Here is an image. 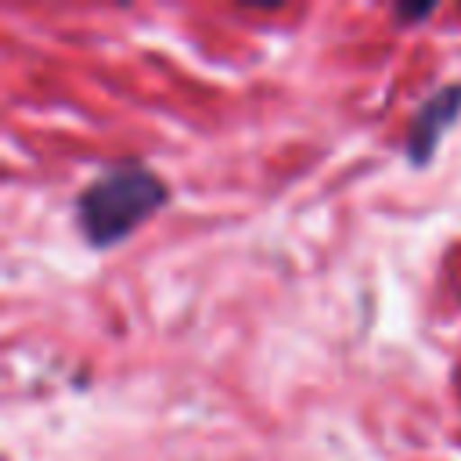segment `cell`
Masks as SVG:
<instances>
[{
	"label": "cell",
	"instance_id": "6da1fadb",
	"mask_svg": "<svg viewBox=\"0 0 461 461\" xmlns=\"http://www.w3.org/2000/svg\"><path fill=\"white\" fill-rule=\"evenodd\" d=\"M169 202V184L144 162H112L94 180H86L72 202L76 227L86 245L112 249L126 241L140 223H148Z\"/></svg>",
	"mask_w": 461,
	"mask_h": 461
},
{
	"label": "cell",
	"instance_id": "7a4b0ae2",
	"mask_svg": "<svg viewBox=\"0 0 461 461\" xmlns=\"http://www.w3.org/2000/svg\"><path fill=\"white\" fill-rule=\"evenodd\" d=\"M457 119H461V83H447V86L432 90L418 104V112L411 115V122H407V137H403L407 162L414 169L429 166L432 155H436V148H439V140H443V133Z\"/></svg>",
	"mask_w": 461,
	"mask_h": 461
},
{
	"label": "cell",
	"instance_id": "3957f363",
	"mask_svg": "<svg viewBox=\"0 0 461 461\" xmlns=\"http://www.w3.org/2000/svg\"><path fill=\"white\" fill-rule=\"evenodd\" d=\"M429 14H432V4H418V7L400 4V7H396V18H400V22H421V18H429Z\"/></svg>",
	"mask_w": 461,
	"mask_h": 461
}]
</instances>
